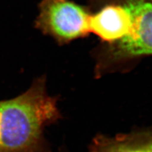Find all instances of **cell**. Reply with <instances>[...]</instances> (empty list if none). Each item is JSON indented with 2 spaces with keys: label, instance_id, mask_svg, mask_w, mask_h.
I'll use <instances>...</instances> for the list:
<instances>
[{
  "label": "cell",
  "instance_id": "5b68a950",
  "mask_svg": "<svg viewBox=\"0 0 152 152\" xmlns=\"http://www.w3.org/2000/svg\"><path fill=\"white\" fill-rule=\"evenodd\" d=\"M91 152H152V128L113 137L97 136Z\"/></svg>",
  "mask_w": 152,
  "mask_h": 152
},
{
  "label": "cell",
  "instance_id": "277c9868",
  "mask_svg": "<svg viewBox=\"0 0 152 152\" xmlns=\"http://www.w3.org/2000/svg\"><path fill=\"white\" fill-rule=\"evenodd\" d=\"M132 18L125 7L109 6L89 20L90 32L107 42H118L130 33Z\"/></svg>",
  "mask_w": 152,
  "mask_h": 152
},
{
  "label": "cell",
  "instance_id": "3957f363",
  "mask_svg": "<svg viewBox=\"0 0 152 152\" xmlns=\"http://www.w3.org/2000/svg\"><path fill=\"white\" fill-rule=\"evenodd\" d=\"M125 7L130 14L132 28L118 41L115 53L120 57L152 55V4L130 0Z\"/></svg>",
  "mask_w": 152,
  "mask_h": 152
},
{
  "label": "cell",
  "instance_id": "6da1fadb",
  "mask_svg": "<svg viewBox=\"0 0 152 152\" xmlns=\"http://www.w3.org/2000/svg\"><path fill=\"white\" fill-rule=\"evenodd\" d=\"M59 117L44 79L17 97L0 101V152H43V130Z\"/></svg>",
  "mask_w": 152,
  "mask_h": 152
},
{
  "label": "cell",
  "instance_id": "7a4b0ae2",
  "mask_svg": "<svg viewBox=\"0 0 152 152\" xmlns=\"http://www.w3.org/2000/svg\"><path fill=\"white\" fill-rule=\"evenodd\" d=\"M90 16L69 0H43L37 26L58 40L68 42L90 33Z\"/></svg>",
  "mask_w": 152,
  "mask_h": 152
}]
</instances>
